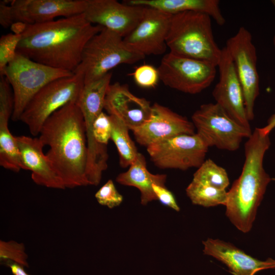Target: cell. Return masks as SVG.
Instances as JSON below:
<instances>
[{"label":"cell","mask_w":275,"mask_h":275,"mask_svg":"<svg viewBox=\"0 0 275 275\" xmlns=\"http://www.w3.org/2000/svg\"><path fill=\"white\" fill-rule=\"evenodd\" d=\"M103 28L89 22L84 13L26 24L17 52L38 63L74 73L86 44Z\"/></svg>","instance_id":"6da1fadb"},{"label":"cell","mask_w":275,"mask_h":275,"mask_svg":"<svg viewBox=\"0 0 275 275\" xmlns=\"http://www.w3.org/2000/svg\"><path fill=\"white\" fill-rule=\"evenodd\" d=\"M39 138L66 188L89 185L86 177L88 147L85 121L76 102L53 113L41 128Z\"/></svg>","instance_id":"7a4b0ae2"},{"label":"cell","mask_w":275,"mask_h":275,"mask_svg":"<svg viewBox=\"0 0 275 275\" xmlns=\"http://www.w3.org/2000/svg\"><path fill=\"white\" fill-rule=\"evenodd\" d=\"M270 145L269 135H263L259 128H256L244 145L245 159L241 174L228 191L226 215L243 233L252 229L271 180L263 167L264 157Z\"/></svg>","instance_id":"3957f363"},{"label":"cell","mask_w":275,"mask_h":275,"mask_svg":"<svg viewBox=\"0 0 275 275\" xmlns=\"http://www.w3.org/2000/svg\"><path fill=\"white\" fill-rule=\"evenodd\" d=\"M167 45L174 54L217 66L222 49L217 45L208 15L186 11L172 15Z\"/></svg>","instance_id":"277c9868"},{"label":"cell","mask_w":275,"mask_h":275,"mask_svg":"<svg viewBox=\"0 0 275 275\" xmlns=\"http://www.w3.org/2000/svg\"><path fill=\"white\" fill-rule=\"evenodd\" d=\"M145 57L129 48L122 37L103 28L86 44L74 73H82L86 84L100 78L120 64H132Z\"/></svg>","instance_id":"5b68a950"},{"label":"cell","mask_w":275,"mask_h":275,"mask_svg":"<svg viewBox=\"0 0 275 275\" xmlns=\"http://www.w3.org/2000/svg\"><path fill=\"white\" fill-rule=\"evenodd\" d=\"M73 73L38 63L17 52L2 75L8 80L13 92L12 120L20 121L29 102L43 87L54 80Z\"/></svg>","instance_id":"8992f818"},{"label":"cell","mask_w":275,"mask_h":275,"mask_svg":"<svg viewBox=\"0 0 275 275\" xmlns=\"http://www.w3.org/2000/svg\"><path fill=\"white\" fill-rule=\"evenodd\" d=\"M84 86L83 75L79 72L49 82L32 98L20 121L28 126L31 134L36 137L53 113L70 102H77Z\"/></svg>","instance_id":"52a82bcc"},{"label":"cell","mask_w":275,"mask_h":275,"mask_svg":"<svg viewBox=\"0 0 275 275\" xmlns=\"http://www.w3.org/2000/svg\"><path fill=\"white\" fill-rule=\"evenodd\" d=\"M191 122L196 133L209 148L236 151L243 139H249L253 132L231 118L216 103L202 104L193 114Z\"/></svg>","instance_id":"ba28073f"},{"label":"cell","mask_w":275,"mask_h":275,"mask_svg":"<svg viewBox=\"0 0 275 275\" xmlns=\"http://www.w3.org/2000/svg\"><path fill=\"white\" fill-rule=\"evenodd\" d=\"M216 68L208 62L169 52L162 57L157 69L160 80L166 86L196 94L212 84L216 76Z\"/></svg>","instance_id":"9c48e42d"},{"label":"cell","mask_w":275,"mask_h":275,"mask_svg":"<svg viewBox=\"0 0 275 275\" xmlns=\"http://www.w3.org/2000/svg\"><path fill=\"white\" fill-rule=\"evenodd\" d=\"M208 148L196 132L157 142L148 146L147 151L151 161L159 168L186 170L198 168L205 161Z\"/></svg>","instance_id":"30bf717a"},{"label":"cell","mask_w":275,"mask_h":275,"mask_svg":"<svg viewBox=\"0 0 275 275\" xmlns=\"http://www.w3.org/2000/svg\"><path fill=\"white\" fill-rule=\"evenodd\" d=\"M234 65L240 82L249 121L254 118V105L259 94V77L257 70V55L251 33L241 26L229 38L225 46Z\"/></svg>","instance_id":"8fae6325"},{"label":"cell","mask_w":275,"mask_h":275,"mask_svg":"<svg viewBox=\"0 0 275 275\" xmlns=\"http://www.w3.org/2000/svg\"><path fill=\"white\" fill-rule=\"evenodd\" d=\"M172 15L145 7L143 17L123 40L130 49L145 57L163 54Z\"/></svg>","instance_id":"7c38bea8"},{"label":"cell","mask_w":275,"mask_h":275,"mask_svg":"<svg viewBox=\"0 0 275 275\" xmlns=\"http://www.w3.org/2000/svg\"><path fill=\"white\" fill-rule=\"evenodd\" d=\"M145 7L121 4L116 0H87L83 13L91 23L127 36L141 20Z\"/></svg>","instance_id":"4fadbf2b"},{"label":"cell","mask_w":275,"mask_h":275,"mask_svg":"<svg viewBox=\"0 0 275 275\" xmlns=\"http://www.w3.org/2000/svg\"><path fill=\"white\" fill-rule=\"evenodd\" d=\"M217 67L219 72V80L212 91L215 103L235 121L251 130L242 88L233 60L225 47L222 49Z\"/></svg>","instance_id":"5bb4252c"},{"label":"cell","mask_w":275,"mask_h":275,"mask_svg":"<svg viewBox=\"0 0 275 275\" xmlns=\"http://www.w3.org/2000/svg\"><path fill=\"white\" fill-rule=\"evenodd\" d=\"M193 122L158 103L152 105L149 119L131 131L140 145L147 147L157 142L180 134L196 133Z\"/></svg>","instance_id":"9a60e30c"},{"label":"cell","mask_w":275,"mask_h":275,"mask_svg":"<svg viewBox=\"0 0 275 275\" xmlns=\"http://www.w3.org/2000/svg\"><path fill=\"white\" fill-rule=\"evenodd\" d=\"M87 0H14L10 13L14 23L35 24L84 12Z\"/></svg>","instance_id":"2e32d148"},{"label":"cell","mask_w":275,"mask_h":275,"mask_svg":"<svg viewBox=\"0 0 275 275\" xmlns=\"http://www.w3.org/2000/svg\"><path fill=\"white\" fill-rule=\"evenodd\" d=\"M104 109L108 115L120 118L132 130L149 119L152 105L146 99L133 94L127 85L117 82L108 88Z\"/></svg>","instance_id":"e0dca14e"},{"label":"cell","mask_w":275,"mask_h":275,"mask_svg":"<svg viewBox=\"0 0 275 275\" xmlns=\"http://www.w3.org/2000/svg\"><path fill=\"white\" fill-rule=\"evenodd\" d=\"M24 170L32 172L33 181L49 188L65 189L49 159L43 152L44 145L39 138L25 135L16 136Z\"/></svg>","instance_id":"ac0fdd59"},{"label":"cell","mask_w":275,"mask_h":275,"mask_svg":"<svg viewBox=\"0 0 275 275\" xmlns=\"http://www.w3.org/2000/svg\"><path fill=\"white\" fill-rule=\"evenodd\" d=\"M203 244L204 254L225 264L233 275H254L262 270L275 268V260H258L229 242L208 238Z\"/></svg>","instance_id":"d6986e66"},{"label":"cell","mask_w":275,"mask_h":275,"mask_svg":"<svg viewBox=\"0 0 275 275\" xmlns=\"http://www.w3.org/2000/svg\"><path fill=\"white\" fill-rule=\"evenodd\" d=\"M14 108L12 88L4 76L0 78V165L4 168L18 172L24 170L16 136L9 130L8 122Z\"/></svg>","instance_id":"ffe728a7"},{"label":"cell","mask_w":275,"mask_h":275,"mask_svg":"<svg viewBox=\"0 0 275 275\" xmlns=\"http://www.w3.org/2000/svg\"><path fill=\"white\" fill-rule=\"evenodd\" d=\"M116 180L120 184L138 188L141 193V203L146 205L157 200L152 188L153 184L165 185L167 175L150 173L147 168L145 156L139 152L128 170L119 174Z\"/></svg>","instance_id":"44dd1931"},{"label":"cell","mask_w":275,"mask_h":275,"mask_svg":"<svg viewBox=\"0 0 275 275\" xmlns=\"http://www.w3.org/2000/svg\"><path fill=\"white\" fill-rule=\"evenodd\" d=\"M126 3L153 8L172 15L186 11L198 12L208 15L219 25L226 22L218 0H130Z\"/></svg>","instance_id":"7402d4cb"},{"label":"cell","mask_w":275,"mask_h":275,"mask_svg":"<svg viewBox=\"0 0 275 275\" xmlns=\"http://www.w3.org/2000/svg\"><path fill=\"white\" fill-rule=\"evenodd\" d=\"M109 116L112 125L111 139L118 150L120 166L127 168L135 159L139 152L129 135L127 126L118 117Z\"/></svg>","instance_id":"603a6c76"},{"label":"cell","mask_w":275,"mask_h":275,"mask_svg":"<svg viewBox=\"0 0 275 275\" xmlns=\"http://www.w3.org/2000/svg\"><path fill=\"white\" fill-rule=\"evenodd\" d=\"M186 194L192 203L205 207L226 205L228 192L192 180L186 188Z\"/></svg>","instance_id":"cb8c5ba5"},{"label":"cell","mask_w":275,"mask_h":275,"mask_svg":"<svg viewBox=\"0 0 275 275\" xmlns=\"http://www.w3.org/2000/svg\"><path fill=\"white\" fill-rule=\"evenodd\" d=\"M193 180L222 190L230 184L226 170L211 159L205 160L194 174Z\"/></svg>","instance_id":"d4e9b609"},{"label":"cell","mask_w":275,"mask_h":275,"mask_svg":"<svg viewBox=\"0 0 275 275\" xmlns=\"http://www.w3.org/2000/svg\"><path fill=\"white\" fill-rule=\"evenodd\" d=\"M21 35L8 34L0 38V75L2 76L7 66L14 59Z\"/></svg>","instance_id":"484cf974"},{"label":"cell","mask_w":275,"mask_h":275,"mask_svg":"<svg viewBox=\"0 0 275 275\" xmlns=\"http://www.w3.org/2000/svg\"><path fill=\"white\" fill-rule=\"evenodd\" d=\"M0 258L1 261L10 260L22 266H29L24 244L13 240L0 241Z\"/></svg>","instance_id":"4316f807"},{"label":"cell","mask_w":275,"mask_h":275,"mask_svg":"<svg viewBox=\"0 0 275 275\" xmlns=\"http://www.w3.org/2000/svg\"><path fill=\"white\" fill-rule=\"evenodd\" d=\"M98 203L109 208L120 205L123 197L117 190L114 182L109 179L102 185L95 195Z\"/></svg>","instance_id":"83f0119b"},{"label":"cell","mask_w":275,"mask_h":275,"mask_svg":"<svg viewBox=\"0 0 275 275\" xmlns=\"http://www.w3.org/2000/svg\"><path fill=\"white\" fill-rule=\"evenodd\" d=\"M131 74L136 84L143 88H154L160 80L158 69L148 64L137 67Z\"/></svg>","instance_id":"f1b7e54d"},{"label":"cell","mask_w":275,"mask_h":275,"mask_svg":"<svg viewBox=\"0 0 275 275\" xmlns=\"http://www.w3.org/2000/svg\"><path fill=\"white\" fill-rule=\"evenodd\" d=\"M111 132L109 116L102 112L93 124V137L98 144L106 146L111 138Z\"/></svg>","instance_id":"f546056e"},{"label":"cell","mask_w":275,"mask_h":275,"mask_svg":"<svg viewBox=\"0 0 275 275\" xmlns=\"http://www.w3.org/2000/svg\"><path fill=\"white\" fill-rule=\"evenodd\" d=\"M152 188L157 200L162 204L176 211H180V207L176 201L174 195L165 185H160L154 183L152 185Z\"/></svg>","instance_id":"4dcf8cb0"},{"label":"cell","mask_w":275,"mask_h":275,"mask_svg":"<svg viewBox=\"0 0 275 275\" xmlns=\"http://www.w3.org/2000/svg\"><path fill=\"white\" fill-rule=\"evenodd\" d=\"M13 23L11 13L10 7L4 1L0 2V24L5 28L11 26Z\"/></svg>","instance_id":"1f68e13d"},{"label":"cell","mask_w":275,"mask_h":275,"mask_svg":"<svg viewBox=\"0 0 275 275\" xmlns=\"http://www.w3.org/2000/svg\"><path fill=\"white\" fill-rule=\"evenodd\" d=\"M275 128V109L274 113L269 118L266 125L262 128H259L261 133L264 136L269 135L270 132Z\"/></svg>","instance_id":"d6a6232c"},{"label":"cell","mask_w":275,"mask_h":275,"mask_svg":"<svg viewBox=\"0 0 275 275\" xmlns=\"http://www.w3.org/2000/svg\"><path fill=\"white\" fill-rule=\"evenodd\" d=\"M14 275H30L28 274L22 267V266L16 263L8 264Z\"/></svg>","instance_id":"836d02e7"},{"label":"cell","mask_w":275,"mask_h":275,"mask_svg":"<svg viewBox=\"0 0 275 275\" xmlns=\"http://www.w3.org/2000/svg\"><path fill=\"white\" fill-rule=\"evenodd\" d=\"M271 3L272 4L274 9H275V0H272L271 1ZM273 45L274 46V47L275 48V35L274 36L273 38Z\"/></svg>","instance_id":"e575fe53"}]
</instances>
